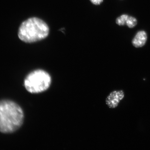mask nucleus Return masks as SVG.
<instances>
[{
  "instance_id": "nucleus-6",
  "label": "nucleus",
  "mask_w": 150,
  "mask_h": 150,
  "mask_svg": "<svg viewBox=\"0 0 150 150\" xmlns=\"http://www.w3.org/2000/svg\"><path fill=\"white\" fill-rule=\"evenodd\" d=\"M129 16L127 14H123L118 17L116 20V23L119 26L126 25V22Z\"/></svg>"
},
{
  "instance_id": "nucleus-2",
  "label": "nucleus",
  "mask_w": 150,
  "mask_h": 150,
  "mask_svg": "<svg viewBox=\"0 0 150 150\" xmlns=\"http://www.w3.org/2000/svg\"><path fill=\"white\" fill-rule=\"evenodd\" d=\"M49 33V28L45 22L38 18H33L22 23L18 36L23 42L31 43L46 38Z\"/></svg>"
},
{
  "instance_id": "nucleus-8",
  "label": "nucleus",
  "mask_w": 150,
  "mask_h": 150,
  "mask_svg": "<svg viewBox=\"0 0 150 150\" xmlns=\"http://www.w3.org/2000/svg\"><path fill=\"white\" fill-rule=\"evenodd\" d=\"M90 1L93 5H99L103 2V0H90Z\"/></svg>"
},
{
  "instance_id": "nucleus-3",
  "label": "nucleus",
  "mask_w": 150,
  "mask_h": 150,
  "mask_svg": "<svg viewBox=\"0 0 150 150\" xmlns=\"http://www.w3.org/2000/svg\"><path fill=\"white\" fill-rule=\"evenodd\" d=\"M51 83L49 74L44 70H37L28 75L24 81V85L29 92L33 93H42L47 90Z\"/></svg>"
},
{
  "instance_id": "nucleus-4",
  "label": "nucleus",
  "mask_w": 150,
  "mask_h": 150,
  "mask_svg": "<svg viewBox=\"0 0 150 150\" xmlns=\"http://www.w3.org/2000/svg\"><path fill=\"white\" fill-rule=\"evenodd\" d=\"M124 96L122 91H116L112 92L108 96L106 99V103L110 108H114L117 106L118 104Z\"/></svg>"
},
{
  "instance_id": "nucleus-5",
  "label": "nucleus",
  "mask_w": 150,
  "mask_h": 150,
  "mask_svg": "<svg viewBox=\"0 0 150 150\" xmlns=\"http://www.w3.org/2000/svg\"><path fill=\"white\" fill-rule=\"evenodd\" d=\"M147 39V33L144 31H138L132 40V44L136 48H140L145 45Z\"/></svg>"
},
{
  "instance_id": "nucleus-7",
  "label": "nucleus",
  "mask_w": 150,
  "mask_h": 150,
  "mask_svg": "<svg viewBox=\"0 0 150 150\" xmlns=\"http://www.w3.org/2000/svg\"><path fill=\"white\" fill-rule=\"evenodd\" d=\"M137 24V20L134 17L129 16L127 18L126 25L130 28H134Z\"/></svg>"
},
{
  "instance_id": "nucleus-1",
  "label": "nucleus",
  "mask_w": 150,
  "mask_h": 150,
  "mask_svg": "<svg viewBox=\"0 0 150 150\" xmlns=\"http://www.w3.org/2000/svg\"><path fill=\"white\" fill-rule=\"evenodd\" d=\"M24 118L23 110L16 103L9 100L0 101V132H14L22 126Z\"/></svg>"
}]
</instances>
